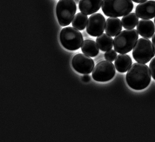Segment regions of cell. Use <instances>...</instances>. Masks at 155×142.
<instances>
[{
    "mask_svg": "<svg viewBox=\"0 0 155 142\" xmlns=\"http://www.w3.org/2000/svg\"><path fill=\"white\" fill-rule=\"evenodd\" d=\"M105 23V18L103 14H93L88 19L86 26L87 32L93 37L100 36L104 31Z\"/></svg>",
    "mask_w": 155,
    "mask_h": 142,
    "instance_id": "8",
    "label": "cell"
},
{
    "mask_svg": "<svg viewBox=\"0 0 155 142\" xmlns=\"http://www.w3.org/2000/svg\"><path fill=\"white\" fill-rule=\"evenodd\" d=\"M122 30V24L120 19L117 17L107 18L105 23L106 33L111 37H115Z\"/></svg>",
    "mask_w": 155,
    "mask_h": 142,
    "instance_id": "13",
    "label": "cell"
},
{
    "mask_svg": "<svg viewBox=\"0 0 155 142\" xmlns=\"http://www.w3.org/2000/svg\"><path fill=\"white\" fill-rule=\"evenodd\" d=\"M88 17L87 15L83 13L77 14L72 21V24L74 28L78 29L79 30H84L87 26Z\"/></svg>",
    "mask_w": 155,
    "mask_h": 142,
    "instance_id": "18",
    "label": "cell"
},
{
    "mask_svg": "<svg viewBox=\"0 0 155 142\" xmlns=\"http://www.w3.org/2000/svg\"><path fill=\"white\" fill-rule=\"evenodd\" d=\"M81 47L82 53L90 57H95L99 54V48L98 44L92 39L84 40Z\"/></svg>",
    "mask_w": 155,
    "mask_h": 142,
    "instance_id": "15",
    "label": "cell"
},
{
    "mask_svg": "<svg viewBox=\"0 0 155 142\" xmlns=\"http://www.w3.org/2000/svg\"><path fill=\"white\" fill-rule=\"evenodd\" d=\"M103 0H80L79 8L86 15H91L98 12L101 7Z\"/></svg>",
    "mask_w": 155,
    "mask_h": 142,
    "instance_id": "11",
    "label": "cell"
},
{
    "mask_svg": "<svg viewBox=\"0 0 155 142\" xmlns=\"http://www.w3.org/2000/svg\"><path fill=\"white\" fill-rule=\"evenodd\" d=\"M117 56V53L114 50H110L106 52L104 54V58L108 61H114L116 59Z\"/></svg>",
    "mask_w": 155,
    "mask_h": 142,
    "instance_id": "19",
    "label": "cell"
},
{
    "mask_svg": "<svg viewBox=\"0 0 155 142\" xmlns=\"http://www.w3.org/2000/svg\"><path fill=\"white\" fill-rule=\"evenodd\" d=\"M133 61L131 57L126 54H120L116 57L115 66L117 71L121 73H125L131 66Z\"/></svg>",
    "mask_w": 155,
    "mask_h": 142,
    "instance_id": "14",
    "label": "cell"
},
{
    "mask_svg": "<svg viewBox=\"0 0 155 142\" xmlns=\"http://www.w3.org/2000/svg\"><path fill=\"white\" fill-rule=\"evenodd\" d=\"M132 1L134 2H135V3H138V4H140L142 2H144L147 1V0H131Z\"/></svg>",
    "mask_w": 155,
    "mask_h": 142,
    "instance_id": "23",
    "label": "cell"
},
{
    "mask_svg": "<svg viewBox=\"0 0 155 142\" xmlns=\"http://www.w3.org/2000/svg\"><path fill=\"white\" fill-rule=\"evenodd\" d=\"M96 43L99 49L103 52L110 50L114 46V40L111 36L107 34L103 33L96 39Z\"/></svg>",
    "mask_w": 155,
    "mask_h": 142,
    "instance_id": "16",
    "label": "cell"
},
{
    "mask_svg": "<svg viewBox=\"0 0 155 142\" xmlns=\"http://www.w3.org/2000/svg\"><path fill=\"white\" fill-rule=\"evenodd\" d=\"M155 55L153 44L148 39L141 38L138 39L133 50V57L136 62L147 63Z\"/></svg>",
    "mask_w": 155,
    "mask_h": 142,
    "instance_id": "6",
    "label": "cell"
},
{
    "mask_svg": "<svg viewBox=\"0 0 155 142\" xmlns=\"http://www.w3.org/2000/svg\"><path fill=\"white\" fill-rule=\"evenodd\" d=\"M121 22L124 29H134L138 23L139 17L134 13H130L124 16Z\"/></svg>",
    "mask_w": 155,
    "mask_h": 142,
    "instance_id": "17",
    "label": "cell"
},
{
    "mask_svg": "<svg viewBox=\"0 0 155 142\" xmlns=\"http://www.w3.org/2000/svg\"><path fill=\"white\" fill-rule=\"evenodd\" d=\"M134 8L131 0H103L101 10L105 16L118 17L130 13Z\"/></svg>",
    "mask_w": 155,
    "mask_h": 142,
    "instance_id": "2",
    "label": "cell"
},
{
    "mask_svg": "<svg viewBox=\"0 0 155 142\" xmlns=\"http://www.w3.org/2000/svg\"><path fill=\"white\" fill-rule=\"evenodd\" d=\"M139 38L135 29H127L119 32L114 39V48L117 53L126 54L130 52Z\"/></svg>",
    "mask_w": 155,
    "mask_h": 142,
    "instance_id": "3",
    "label": "cell"
},
{
    "mask_svg": "<svg viewBox=\"0 0 155 142\" xmlns=\"http://www.w3.org/2000/svg\"><path fill=\"white\" fill-rule=\"evenodd\" d=\"M152 43L153 48H154V50L155 52V34H154L153 37H152Z\"/></svg>",
    "mask_w": 155,
    "mask_h": 142,
    "instance_id": "22",
    "label": "cell"
},
{
    "mask_svg": "<svg viewBox=\"0 0 155 142\" xmlns=\"http://www.w3.org/2000/svg\"><path fill=\"white\" fill-rule=\"evenodd\" d=\"M135 13L139 18L152 19L155 17V1H147L137 5Z\"/></svg>",
    "mask_w": 155,
    "mask_h": 142,
    "instance_id": "10",
    "label": "cell"
},
{
    "mask_svg": "<svg viewBox=\"0 0 155 142\" xmlns=\"http://www.w3.org/2000/svg\"><path fill=\"white\" fill-rule=\"evenodd\" d=\"M154 23H155V18H154Z\"/></svg>",
    "mask_w": 155,
    "mask_h": 142,
    "instance_id": "25",
    "label": "cell"
},
{
    "mask_svg": "<svg viewBox=\"0 0 155 142\" xmlns=\"http://www.w3.org/2000/svg\"><path fill=\"white\" fill-rule=\"evenodd\" d=\"M74 1L76 2V4H78V2H79V0H74Z\"/></svg>",
    "mask_w": 155,
    "mask_h": 142,
    "instance_id": "24",
    "label": "cell"
},
{
    "mask_svg": "<svg viewBox=\"0 0 155 142\" xmlns=\"http://www.w3.org/2000/svg\"><path fill=\"white\" fill-rule=\"evenodd\" d=\"M83 81L85 83H88L91 80V77L88 74H85L82 78Z\"/></svg>",
    "mask_w": 155,
    "mask_h": 142,
    "instance_id": "21",
    "label": "cell"
},
{
    "mask_svg": "<svg viewBox=\"0 0 155 142\" xmlns=\"http://www.w3.org/2000/svg\"><path fill=\"white\" fill-rule=\"evenodd\" d=\"M137 30L140 36L146 38H151L155 32V26L152 21L142 19L137 25Z\"/></svg>",
    "mask_w": 155,
    "mask_h": 142,
    "instance_id": "12",
    "label": "cell"
},
{
    "mask_svg": "<svg viewBox=\"0 0 155 142\" xmlns=\"http://www.w3.org/2000/svg\"><path fill=\"white\" fill-rule=\"evenodd\" d=\"M149 69L150 71L152 78L155 80V57L152 59L149 64Z\"/></svg>",
    "mask_w": 155,
    "mask_h": 142,
    "instance_id": "20",
    "label": "cell"
},
{
    "mask_svg": "<svg viewBox=\"0 0 155 142\" xmlns=\"http://www.w3.org/2000/svg\"><path fill=\"white\" fill-rule=\"evenodd\" d=\"M73 68L78 73L88 74L92 71L94 68V62L90 56L79 54L75 55L72 60Z\"/></svg>",
    "mask_w": 155,
    "mask_h": 142,
    "instance_id": "9",
    "label": "cell"
},
{
    "mask_svg": "<svg viewBox=\"0 0 155 142\" xmlns=\"http://www.w3.org/2000/svg\"><path fill=\"white\" fill-rule=\"evenodd\" d=\"M77 10L74 0H60L57 5L56 13L60 25H69L74 18Z\"/></svg>",
    "mask_w": 155,
    "mask_h": 142,
    "instance_id": "5",
    "label": "cell"
},
{
    "mask_svg": "<svg viewBox=\"0 0 155 142\" xmlns=\"http://www.w3.org/2000/svg\"><path fill=\"white\" fill-rule=\"evenodd\" d=\"M126 80L128 85L133 89H144L148 87L151 80L150 69L145 64L135 63L128 70Z\"/></svg>",
    "mask_w": 155,
    "mask_h": 142,
    "instance_id": "1",
    "label": "cell"
},
{
    "mask_svg": "<svg viewBox=\"0 0 155 142\" xmlns=\"http://www.w3.org/2000/svg\"><path fill=\"white\" fill-rule=\"evenodd\" d=\"M116 69L114 65L108 60L99 62L92 71V77L95 80L99 82L109 81L115 76Z\"/></svg>",
    "mask_w": 155,
    "mask_h": 142,
    "instance_id": "7",
    "label": "cell"
},
{
    "mask_svg": "<svg viewBox=\"0 0 155 142\" xmlns=\"http://www.w3.org/2000/svg\"><path fill=\"white\" fill-rule=\"evenodd\" d=\"M60 39L63 47L69 51L77 50L83 43V37L81 32L71 27L62 29L60 32Z\"/></svg>",
    "mask_w": 155,
    "mask_h": 142,
    "instance_id": "4",
    "label": "cell"
}]
</instances>
